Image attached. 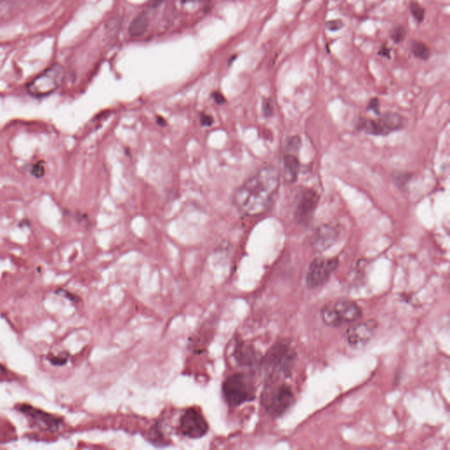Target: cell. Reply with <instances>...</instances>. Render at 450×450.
Returning a JSON list of instances; mask_svg holds the SVG:
<instances>
[{"label":"cell","mask_w":450,"mask_h":450,"mask_svg":"<svg viewBox=\"0 0 450 450\" xmlns=\"http://www.w3.org/2000/svg\"><path fill=\"white\" fill-rule=\"evenodd\" d=\"M409 8H410L412 15L419 23L424 22L426 10L422 6L419 5L418 2L412 1Z\"/></svg>","instance_id":"cell-21"},{"label":"cell","mask_w":450,"mask_h":450,"mask_svg":"<svg viewBox=\"0 0 450 450\" xmlns=\"http://www.w3.org/2000/svg\"><path fill=\"white\" fill-rule=\"evenodd\" d=\"M1 1H2V0H0V2H1Z\"/></svg>","instance_id":"cell-31"},{"label":"cell","mask_w":450,"mask_h":450,"mask_svg":"<svg viewBox=\"0 0 450 450\" xmlns=\"http://www.w3.org/2000/svg\"><path fill=\"white\" fill-rule=\"evenodd\" d=\"M149 441H150L152 444H154L157 447H165L167 443H165L164 435L162 434L161 428L160 425H157L152 428L150 434L148 435Z\"/></svg>","instance_id":"cell-18"},{"label":"cell","mask_w":450,"mask_h":450,"mask_svg":"<svg viewBox=\"0 0 450 450\" xmlns=\"http://www.w3.org/2000/svg\"><path fill=\"white\" fill-rule=\"evenodd\" d=\"M280 174L276 167L260 168L237 189L233 204L243 215L259 216L271 207L280 187Z\"/></svg>","instance_id":"cell-1"},{"label":"cell","mask_w":450,"mask_h":450,"mask_svg":"<svg viewBox=\"0 0 450 450\" xmlns=\"http://www.w3.org/2000/svg\"><path fill=\"white\" fill-rule=\"evenodd\" d=\"M379 110H380V103L377 98H374L370 100V103H368V110L373 111L374 113L379 114Z\"/></svg>","instance_id":"cell-27"},{"label":"cell","mask_w":450,"mask_h":450,"mask_svg":"<svg viewBox=\"0 0 450 450\" xmlns=\"http://www.w3.org/2000/svg\"><path fill=\"white\" fill-rule=\"evenodd\" d=\"M223 397L230 407H239L255 398L253 385L243 374L229 375L223 382Z\"/></svg>","instance_id":"cell-5"},{"label":"cell","mask_w":450,"mask_h":450,"mask_svg":"<svg viewBox=\"0 0 450 450\" xmlns=\"http://www.w3.org/2000/svg\"><path fill=\"white\" fill-rule=\"evenodd\" d=\"M412 177V174L409 172H398L393 174V182L398 188L403 189L407 187Z\"/></svg>","instance_id":"cell-22"},{"label":"cell","mask_w":450,"mask_h":450,"mask_svg":"<svg viewBox=\"0 0 450 450\" xmlns=\"http://www.w3.org/2000/svg\"><path fill=\"white\" fill-rule=\"evenodd\" d=\"M149 24H150V20L147 13H140L132 20L128 33L132 37H140L147 33Z\"/></svg>","instance_id":"cell-16"},{"label":"cell","mask_w":450,"mask_h":450,"mask_svg":"<svg viewBox=\"0 0 450 450\" xmlns=\"http://www.w3.org/2000/svg\"><path fill=\"white\" fill-rule=\"evenodd\" d=\"M296 359V351L287 341L273 345L260 363L267 382H278L280 378L289 377Z\"/></svg>","instance_id":"cell-2"},{"label":"cell","mask_w":450,"mask_h":450,"mask_svg":"<svg viewBox=\"0 0 450 450\" xmlns=\"http://www.w3.org/2000/svg\"><path fill=\"white\" fill-rule=\"evenodd\" d=\"M262 405L267 414L279 418L295 403V393L289 384H278L277 382H267L262 394Z\"/></svg>","instance_id":"cell-4"},{"label":"cell","mask_w":450,"mask_h":450,"mask_svg":"<svg viewBox=\"0 0 450 450\" xmlns=\"http://www.w3.org/2000/svg\"><path fill=\"white\" fill-rule=\"evenodd\" d=\"M66 70L60 64H54L27 84V91L33 97L50 96L62 86Z\"/></svg>","instance_id":"cell-6"},{"label":"cell","mask_w":450,"mask_h":450,"mask_svg":"<svg viewBox=\"0 0 450 450\" xmlns=\"http://www.w3.org/2000/svg\"><path fill=\"white\" fill-rule=\"evenodd\" d=\"M338 258H320L315 259L310 264L306 275V286L308 289H317L330 280L331 275L336 271L339 267Z\"/></svg>","instance_id":"cell-8"},{"label":"cell","mask_w":450,"mask_h":450,"mask_svg":"<svg viewBox=\"0 0 450 450\" xmlns=\"http://www.w3.org/2000/svg\"><path fill=\"white\" fill-rule=\"evenodd\" d=\"M181 4L186 9L195 10L202 8L209 0H179Z\"/></svg>","instance_id":"cell-23"},{"label":"cell","mask_w":450,"mask_h":450,"mask_svg":"<svg viewBox=\"0 0 450 450\" xmlns=\"http://www.w3.org/2000/svg\"><path fill=\"white\" fill-rule=\"evenodd\" d=\"M54 365H63L66 363V358H54V360L50 361Z\"/></svg>","instance_id":"cell-30"},{"label":"cell","mask_w":450,"mask_h":450,"mask_svg":"<svg viewBox=\"0 0 450 450\" xmlns=\"http://www.w3.org/2000/svg\"><path fill=\"white\" fill-rule=\"evenodd\" d=\"M407 121L400 114L384 113L377 119H361L357 123L358 130L373 136H387L392 132L401 130L405 126Z\"/></svg>","instance_id":"cell-7"},{"label":"cell","mask_w":450,"mask_h":450,"mask_svg":"<svg viewBox=\"0 0 450 450\" xmlns=\"http://www.w3.org/2000/svg\"><path fill=\"white\" fill-rule=\"evenodd\" d=\"M263 113L266 117H270L273 114V103L269 99L264 100Z\"/></svg>","instance_id":"cell-26"},{"label":"cell","mask_w":450,"mask_h":450,"mask_svg":"<svg viewBox=\"0 0 450 450\" xmlns=\"http://www.w3.org/2000/svg\"><path fill=\"white\" fill-rule=\"evenodd\" d=\"M283 175L286 182L293 183L297 179L300 171V162L297 154L285 153L283 160Z\"/></svg>","instance_id":"cell-14"},{"label":"cell","mask_w":450,"mask_h":450,"mask_svg":"<svg viewBox=\"0 0 450 450\" xmlns=\"http://www.w3.org/2000/svg\"><path fill=\"white\" fill-rule=\"evenodd\" d=\"M375 328H377V323L374 320L354 324L347 330L345 339L351 347H363L373 338Z\"/></svg>","instance_id":"cell-11"},{"label":"cell","mask_w":450,"mask_h":450,"mask_svg":"<svg viewBox=\"0 0 450 450\" xmlns=\"http://www.w3.org/2000/svg\"><path fill=\"white\" fill-rule=\"evenodd\" d=\"M320 195L313 189L304 188L294 201V216L301 225H309L319 204Z\"/></svg>","instance_id":"cell-9"},{"label":"cell","mask_w":450,"mask_h":450,"mask_svg":"<svg viewBox=\"0 0 450 450\" xmlns=\"http://www.w3.org/2000/svg\"><path fill=\"white\" fill-rule=\"evenodd\" d=\"M209 431V424L204 415L195 408H189L179 418L178 432L189 439L204 437Z\"/></svg>","instance_id":"cell-10"},{"label":"cell","mask_w":450,"mask_h":450,"mask_svg":"<svg viewBox=\"0 0 450 450\" xmlns=\"http://www.w3.org/2000/svg\"><path fill=\"white\" fill-rule=\"evenodd\" d=\"M320 315L326 326L339 327L345 324L357 322L363 317V310L354 301L340 299L326 304Z\"/></svg>","instance_id":"cell-3"},{"label":"cell","mask_w":450,"mask_h":450,"mask_svg":"<svg viewBox=\"0 0 450 450\" xmlns=\"http://www.w3.org/2000/svg\"><path fill=\"white\" fill-rule=\"evenodd\" d=\"M391 50L388 48L387 46H382L381 49L379 50L378 54L382 57H387V59H390L391 57Z\"/></svg>","instance_id":"cell-28"},{"label":"cell","mask_w":450,"mask_h":450,"mask_svg":"<svg viewBox=\"0 0 450 450\" xmlns=\"http://www.w3.org/2000/svg\"><path fill=\"white\" fill-rule=\"evenodd\" d=\"M44 172H45V167H44V163L42 161L33 165L31 170V174L37 178L42 177L44 175Z\"/></svg>","instance_id":"cell-25"},{"label":"cell","mask_w":450,"mask_h":450,"mask_svg":"<svg viewBox=\"0 0 450 450\" xmlns=\"http://www.w3.org/2000/svg\"><path fill=\"white\" fill-rule=\"evenodd\" d=\"M339 238V232L330 225L320 226L311 238V246L317 251H324L336 243Z\"/></svg>","instance_id":"cell-13"},{"label":"cell","mask_w":450,"mask_h":450,"mask_svg":"<svg viewBox=\"0 0 450 450\" xmlns=\"http://www.w3.org/2000/svg\"><path fill=\"white\" fill-rule=\"evenodd\" d=\"M201 123L204 126H211L213 123V118L211 116H202L201 117Z\"/></svg>","instance_id":"cell-29"},{"label":"cell","mask_w":450,"mask_h":450,"mask_svg":"<svg viewBox=\"0 0 450 450\" xmlns=\"http://www.w3.org/2000/svg\"><path fill=\"white\" fill-rule=\"evenodd\" d=\"M407 35V30L403 25H398L391 29L390 36L392 40L396 43L404 42Z\"/></svg>","instance_id":"cell-20"},{"label":"cell","mask_w":450,"mask_h":450,"mask_svg":"<svg viewBox=\"0 0 450 450\" xmlns=\"http://www.w3.org/2000/svg\"><path fill=\"white\" fill-rule=\"evenodd\" d=\"M411 52L412 55L417 59L426 61L430 59L431 50L424 43L419 40H414L411 44Z\"/></svg>","instance_id":"cell-17"},{"label":"cell","mask_w":450,"mask_h":450,"mask_svg":"<svg viewBox=\"0 0 450 450\" xmlns=\"http://www.w3.org/2000/svg\"><path fill=\"white\" fill-rule=\"evenodd\" d=\"M301 144H302V141H301L299 137H290L287 138L285 143V153L297 155L300 150Z\"/></svg>","instance_id":"cell-19"},{"label":"cell","mask_w":450,"mask_h":450,"mask_svg":"<svg viewBox=\"0 0 450 450\" xmlns=\"http://www.w3.org/2000/svg\"><path fill=\"white\" fill-rule=\"evenodd\" d=\"M20 411L31 419L36 426L43 430L55 432L59 430L60 425L62 424V419L47 414V412L33 407L31 405H20Z\"/></svg>","instance_id":"cell-12"},{"label":"cell","mask_w":450,"mask_h":450,"mask_svg":"<svg viewBox=\"0 0 450 450\" xmlns=\"http://www.w3.org/2000/svg\"><path fill=\"white\" fill-rule=\"evenodd\" d=\"M344 22L341 20H331L326 23L328 31L337 32L344 28Z\"/></svg>","instance_id":"cell-24"},{"label":"cell","mask_w":450,"mask_h":450,"mask_svg":"<svg viewBox=\"0 0 450 450\" xmlns=\"http://www.w3.org/2000/svg\"><path fill=\"white\" fill-rule=\"evenodd\" d=\"M234 357L237 361L243 366H253L257 363L258 357L256 352L252 347L246 346L243 343L237 344L234 350Z\"/></svg>","instance_id":"cell-15"}]
</instances>
